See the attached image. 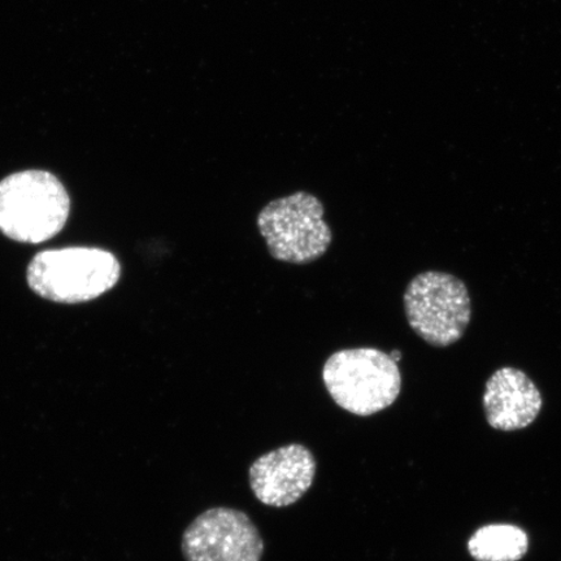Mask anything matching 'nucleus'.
Segmentation results:
<instances>
[{
	"instance_id": "obj_1",
	"label": "nucleus",
	"mask_w": 561,
	"mask_h": 561,
	"mask_svg": "<svg viewBox=\"0 0 561 561\" xmlns=\"http://www.w3.org/2000/svg\"><path fill=\"white\" fill-rule=\"evenodd\" d=\"M70 199L45 171H24L0 182V231L13 241L42 243L66 227Z\"/></svg>"
},
{
	"instance_id": "obj_2",
	"label": "nucleus",
	"mask_w": 561,
	"mask_h": 561,
	"mask_svg": "<svg viewBox=\"0 0 561 561\" xmlns=\"http://www.w3.org/2000/svg\"><path fill=\"white\" fill-rule=\"evenodd\" d=\"M322 380L336 405L364 417L389 409L402 390L398 363L377 348L334 353L322 369Z\"/></svg>"
},
{
	"instance_id": "obj_3",
	"label": "nucleus",
	"mask_w": 561,
	"mask_h": 561,
	"mask_svg": "<svg viewBox=\"0 0 561 561\" xmlns=\"http://www.w3.org/2000/svg\"><path fill=\"white\" fill-rule=\"evenodd\" d=\"M122 266L111 252L69 248L39 252L27 266V284L56 304H81L103 296L117 284Z\"/></svg>"
},
{
	"instance_id": "obj_4",
	"label": "nucleus",
	"mask_w": 561,
	"mask_h": 561,
	"mask_svg": "<svg viewBox=\"0 0 561 561\" xmlns=\"http://www.w3.org/2000/svg\"><path fill=\"white\" fill-rule=\"evenodd\" d=\"M324 214L319 198L298 192L268 203L257 216V228L276 261L310 264L325 255L333 241Z\"/></svg>"
},
{
	"instance_id": "obj_5",
	"label": "nucleus",
	"mask_w": 561,
	"mask_h": 561,
	"mask_svg": "<svg viewBox=\"0 0 561 561\" xmlns=\"http://www.w3.org/2000/svg\"><path fill=\"white\" fill-rule=\"evenodd\" d=\"M407 320L413 332L434 347L460 341L472 319L467 286L450 273H420L404 293Z\"/></svg>"
},
{
	"instance_id": "obj_6",
	"label": "nucleus",
	"mask_w": 561,
	"mask_h": 561,
	"mask_svg": "<svg viewBox=\"0 0 561 561\" xmlns=\"http://www.w3.org/2000/svg\"><path fill=\"white\" fill-rule=\"evenodd\" d=\"M181 550L186 561H262L265 545L245 512L214 507L187 526Z\"/></svg>"
},
{
	"instance_id": "obj_7",
	"label": "nucleus",
	"mask_w": 561,
	"mask_h": 561,
	"mask_svg": "<svg viewBox=\"0 0 561 561\" xmlns=\"http://www.w3.org/2000/svg\"><path fill=\"white\" fill-rule=\"evenodd\" d=\"M318 461L305 445L290 444L266 453L252 462L249 482L264 506L284 508L301 500L313 485Z\"/></svg>"
},
{
	"instance_id": "obj_8",
	"label": "nucleus",
	"mask_w": 561,
	"mask_h": 561,
	"mask_svg": "<svg viewBox=\"0 0 561 561\" xmlns=\"http://www.w3.org/2000/svg\"><path fill=\"white\" fill-rule=\"evenodd\" d=\"M483 409L494 430L520 431L535 423L542 410V396L525 371L504 367L489 378Z\"/></svg>"
},
{
	"instance_id": "obj_9",
	"label": "nucleus",
	"mask_w": 561,
	"mask_h": 561,
	"mask_svg": "<svg viewBox=\"0 0 561 561\" xmlns=\"http://www.w3.org/2000/svg\"><path fill=\"white\" fill-rule=\"evenodd\" d=\"M528 549V535L510 524L482 526L468 542L469 553L479 561H518Z\"/></svg>"
},
{
	"instance_id": "obj_10",
	"label": "nucleus",
	"mask_w": 561,
	"mask_h": 561,
	"mask_svg": "<svg viewBox=\"0 0 561 561\" xmlns=\"http://www.w3.org/2000/svg\"><path fill=\"white\" fill-rule=\"evenodd\" d=\"M390 356L392 357V359H394L397 363H399V360L402 359V355L401 353H399V351H392V353L390 354Z\"/></svg>"
}]
</instances>
